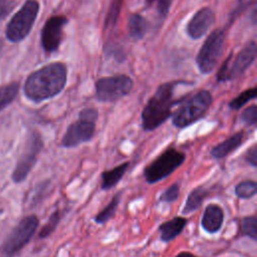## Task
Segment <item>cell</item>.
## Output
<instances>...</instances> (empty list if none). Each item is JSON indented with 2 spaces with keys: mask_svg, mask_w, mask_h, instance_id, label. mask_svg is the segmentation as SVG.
<instances>
[{
  "mask_svg": "<svg viewBox=\"0 0 257 257\" xmlns=\"http://www.w3.org/2000/svg\"><path fill=\"white\" fill-rule=\"evenodd\" d=\"M66 80V65L62 62H52L28 76L24 84V92L30 100L40 102L60 93Z\"/></svg>",
  "mask_w": 257,
  "mask_h": 257,
  "instance_id": "1",
  "label": "cell"
},
{
  "mask_svg": "<svg viewBox=\"0 0 257 257\" xmlns=\"http://www.w3.org/2000/svg\"><path fill=\"white\" fill-rule=\"evenodd\" d=\"M175 87V83H163L149 99L142 112V126L145 131L156 130L171 116L172 107L177 104L174 99Z\"/></svg>",
  "mask_w": 257,
  "mask_h": 257,
  "instance_id": "2",
  "label": "cell"
},
{
  "mask_svg": "<svg viewBox=\"0 0 257 257\" xmlns=\"http://www.w3.org/2000/svg\"><path fill=\"white\" fill-rule=\"evenodd\" d=\"M212 100L211 92L205 89L185 100H180V105L173 113L172 123L176 127L183 128L196 122L207 113Z\"/></svg>",
  "mask_w": 257,
  "mask_h": 257,
  "instance_id": "3",
  "label": "cell"
},
{
  "mask_svg": "<svg viewBox=\"0 0 257 257\" xmlns=\"http://www.w3.org/2000/svg\"><path fill=\"white\" fill-rule=\"evenodd\" d=\"M97 110L94 108H83L79 112V118L67 127L61 145L64 148H75L90 141L95 132Z\"/></svg>",
  "mask_w": 257,
  "mask_h": 257,
  "instance_id": "4",
  "label": "cell"
},
{
  "mask_svg": "<svg viewBox=\"0 0 257 257\" xmlns=\"http://www.w3.org/2000/svg\"><path fill=\"white\" fill-rule=\"evenodd\" d=\"M184 153L169 148L150 163L144 170V177L147 183L156 184L175 172L185 161Z\"/></svg>",
  "mask_w": 257,
  "mask_h": 257,
  "instance_id": "5",
  "label": "cell"
},
{
  "mask_svg": "<svg viewBox=\"0 0 257 257\" xmlns=\"http://www.w3.org/2000/svg\"><path fill=\"white\" fill-rule=\"evenodd\" d=\"M257 53L256 42L249 41L235 56L230 54L221 65L218 73L217 80L219 82L232 80L242 75L255 61Z\"/></svg>",
  "mask_w": 257,
  "mask_h": 257,
  "instance_id": "6",
  "label": "cell"
},
{
  "mask_svg": "<svg viewBox=\"0 0 257 257\" xmlns=\"http://www.w3.org/2000/svg\"><path fill=\"white\" fill-rule=\"evenodd\" d=\"M225 39L224 29H215L210 33L196 57V63L200 72L208 74L214 70L223 54Z\"/></svg>",
  "mask_w": 257,
  "mask_h": 257,
  "instance_id": "7",
  "label": "cell"
},
{
  "mask_svg": "<svg viewBox=\"0 0 257 257\" xmlns=\"http://www.w3.org/2000/svg\"><path fill=\"white\" fill-rule=\"evenodd\" d=\"M39 3L36 0H27L14 14L6 28V36L12 42L23 40L30 32L38 15Z\"/></svg>",
  "mask_w": 257,
  "mask_h": 257,
  "instance_id": "8",
  "label": "cell"
},
{
  "mask_svg": "<svg viewBox=\"0 0 257 257\" xmlns=\"http://www.w3.org/2000/svg\"><path fill=\"white\" fill-rule=\"evenodd\" d=\"M38 225L39 220L35 215H28L22 218L6 237L2 245L3 253L7 256H13L18 253L30 242Z\"/></svg>",
  "mask_w": 257,
  "mask_h": 257,
  "instance_id": "9",
  "label": "cell"
},
{
  "mask_svg": "<svg viewBox=\"0 0 257 257\" xmlns=\"http://www.w3.org/2000/svg\"><path fill=\"white\" fill-rule=\"evenodd\" d=\"M134 82L128 75L117 74L101 77L95 82V97L101 102H112L126 96Z\"/></svg>",
  "mask_w": 257,
  "mask_h": 257,
  "instance_id": "10",
  "label": "cell"
},
{
  "mask_svg": "<svg viewBox=\"0 0 257 257\" xmlns=\"http://www.w3.org/2000/svg\"><path fill=\"white\" fill-rule=\"evenodd\" d=\"M42 146L43 143L39 134L36 132L30 133L25 143L24 150L20 155L12 173V180L15 183H21L27 178L34 165L36 164L37 157L42 149Z\"/></svg>",
  "mask_w": 257,
  "mask_h": 257,
  "instance_id": "11",
  "label": "cell"
},
{
  "mask_svg": "<svg viewBox=\"0 0 257 257\" xmlns=\"http://www.w3.org/2000/svg\"><path fill=\"white\" fill-rule=\"evenodd\" d=\"M68 20L63 15H54L47 19L41 31V45L45 52L56 51L63 38V28Z\"/></svg>",
  "mask_w": 257,
  "mask_h": 257,
  "instance_id": "12",
  "label": "cell"
},
{
  "mask_svg": "<svg viewBox=\"0 0 257 257\" xmlns=\"http://www.w3.org/2000/svg\"><path fill=\"white\" fill-rule=\"evenodd\" d=\"M215 22V12L209 7L199 9L189 20L186 32L192 39H199L204 36Z\"/></svg>",
  "mask_w": 257,
  "mask_h": 257,
  "instance_id": "13",
  "label": "cell"
},
{
  "mask_svg": "<svg viewBox=\"0 0 257 257\" xmlns=\"http://www.w3.org/2000/svg\"><path fill=\"white\" fill-rule=\"evenodd\" d=\"M224 222V211L217 204H209L206 206L201 225L202 228L209 234L217 233Z\"/></svg>",
  "mask_w": 257,
  "mask_h": 257,
  "instance_id": "14",
  "label": "cell"
},
{
  "mask_svg": "<svg viewBox=\"0 0 257 257\" xmlns=\"http://www.w3.org/2000/svg\"><path fill=\"white\" fill-rule=\"evenodd\" d=\"M187 223V218L181 216L174 217L173 219L162 223L159 227L161 240L166 243L171 242L183 232Z\"/></svg>",
  "mask_w": 257,
  "mask_h": 257,
  "instance_id": "15",
  "label": "cell"
},
{
  "mask_svg": "<svg viewBox=\"0 0 257 257\" xmlns=\"http://www.w3.org/2000/svg\"><path fill=\"white\" fill-rule=\"evenodd\" d=\"M243 142H244V133L238 132L233 136L229 137L228 139H226L225 141H223L222 143L215 146L211 150L210 154L216 160L223 159L227 157L229 154H231L232 152H234L236 149H238Z\"/></svg>",
  "mask_w": 257,
  "mask_h": 257,
  "instance_id": "16",
  "label": "cell"
},
{
  "mask_svg": "<svg viewBox=\"0 0 257 257\" xmlns=\"http://www.w3.org/2000/svg\"><path fill=\"white\" fill-rule=\"evenodd\" d=\"M209 195H210V190L204 186H198L194 188L188 195V198L186 200L182 213L186 215L198 210L203 204L204 200Z\"/></svg>",
  "mask_w": 257,
  "mask_h": 257,
  "instance_id": "17",
  "label": "cell"
},
{
  "mask_svg": "<svg viewBox=\"0 0 257 257\" xmlns=\"http://www.w3.org/2000/svg\"><path fill=\"white\" fill-rule=\"evenodd\" d=\"M130 166L128 162H124L111 170L103 171L101 173V183L100 187L102 190H109L116 186V184L122 179L123 175L125 174L127 168Z\"/></svg>",
  "mask_w": 257,
  "mask_h": 257,
  "instance_id": "18",
  "label": "cell"
},
{
  "mask_svg": "<svg viewBox=\"0 0 257 257\" xmlns=\"http://www.w3.org/2000/svg\"><path fill=\"white\" fill-rule=\"evenodd\" d=\"M149 28V23L147 19L141 14L134 13L128 17L127 21V29L130 36L134 40L142 39L147 33Z\"/></svg>",
  "mask_w": 257,
  "mask_h": 257,
  "instance_id": "19",
  "label": "cell"
},
{
  "mask_svg": "<svg viewBox=\"0 0 257 257\" xmlns=\"http://www.w3.org/2000/svg\"><path fill=\"white\" fill-rule=\"evenodd\" d=\"M121 192H117L109 201V203L94 216V222L97 224H104L108 222L115 215L116 209L120 203Z\"/></svg>",
  "mask_w": 257,
  "mask_h": 257,
  "instance_id": "20",
  "label": "cell"
},
{
  "mask_svg": "<svg viewBox=\"0 0 257 257\" xmlns=\"http://www.w3.org/2000/svg\"><path fill=\"white\" fill-rule=\"evenodd\" d=\"M19 84L17 82L9 83L0 87V111L9 105L17 96Z\"/></svg>",
  "mask_w": 257,
  "mask_h": 257,
  "instance_id": "21",
  "label": "cell"
},
{
  "mask_svg": "<svg viewBox=\"0 0 257 257\" xmlns=\"http://www.w3.org/2000/svg\"><path fill=\"white\" fill-rule=\"evenodd\" d=\"M257 193V183L252 180L240 182L235 187V194L240 199H250Z\"/></svg>",
  "mask_w": 257,
  "mask_h": 257,
  "instance_id": "22",
  "label": "cell"
},
{
  "mask_svg": "<svg viewBox=\"0 0 257 257\" xmlns=\"http://www.w3.org/2000/svg\"><path fill=\"white\" fill-rule=\"evenodd\" d=\"M123 0H112L111 4L109 6V9L107 11L105 20H104V28L108 29L115 25L117 22V19L120 14V10L122 7Z\"/></svg>",
  "mask_w": 257,
  "mask_h": 257,
  "instance_id": "23",
  "label": "cell"
},
{
  "mask_svg": "<svg viewBox=\"0 0 257 257\" xmlns=\"http://www.w3.org/2000/svg\"><path fill=\"white\" fill-rule=\"evenodd\" d=\"M257 94V88L256 87H252L249 89L244 90L243 92H241L238 96H236L235 98H233L230 103L229 106L231 109L237 110L240 109L242 106H244L249 100L254 99L256 97Z\"/></svg>",
  "mask_w": 257,
  "mask_h": 257,
  "instance_id": "24",
  "label": "cell"
},
{
  "mask_svg": "<svg viewBox=\"0 0 257 257\" xmlns=\"http://www.w3.org/2000/svg\"><path fill=\"white\" fill-rule=\"evenodd\" d=\"M60 219H61V214H60V211L59 210H55L48 218V220L46 221V223L42 226V228L40 229L39 231V238L43 239V238H46L48 237L49 235H51L54 230L56 229L57 225L59 224L60 222Z\"/></svg>",
  "mask_w": 257,
  "mask_h": 257,
  "instance_id": "25",
  "label": "cell"
},
{
  "mask_svg": "<svg viewBox=\"0 0 257 257\" xmlns=\"http://www.w3.org/2000/svg\"><path fill=\"white\" fill-rule=\"evenodd\" d=\"M242 235L248 236L253 240H257V217L247 216L241 220Z\"/></svg>",
  "mask_w": 257,
  "mask_h": 257,
  "instance_id": "26",
  "label": "cell"
},
{
  "mask_svg": "<svg viewBox=\"0 0 257 257\" xmlns=\"http://www.w3.org/2000/svg\"><path fill=\"white\" fill-rule=\"evenodd\" d=\"M179 196H180V185L178 183H174L163 192V194L159 198V201L166 202V203H173L178 200Z\"/></svg>",
  "mask_w": 257,
  "mask_h": 257,
  "instance_id": "27",
  "label": "cell"
},
{
  "mask_svg": "<svg viewBox=\"0 0 257 257\" xmlns=\"http://www.w3.org/2000/svg\"><path fill=\"white\" fill-rule=\"evenodd\" d=\"M240 119L247 125H255L257 121V106L252 104L245 108L240 115Z\"/></svg>",
  "mask_w": 257,
  "mask_h": 257,
  "instance_id": "28",
  "label": "cell"
},
{
  "mask_svg": "<svg viewBox=\"0 0 257 257\" xmlns=\"http://www.w3.org/2000/svg\"><path fill=\"white\" fill-rule=\"evenodd\" d=\"M254 0H238L234 9L231 11L230 14V18H229V22L232 23L248 6H250V4L253 2Z\"/></svg>",
  "mask_w": 257,
  "mask_h": 257,
  "instance_id": "29",
  "label": "cell"
},
{
  "mask_svg": "<svg viewBox=\"0 0 257 257\" xmlns=\"http://www.w3.org/2000/svg\"><path fill=\"white\" fill-rule=\"evenodd\" d=\"M245 161L251 165L252 167L256 168L257 167V147L254 145L252 146L248 151L247 153L245 154Z\"/></svg>",
  "mask_w": 257,
  "mask_h": 257,
  "instance_id": "30",
  "label": "cell"
},
{
  "mask_svg": "<svg viewBox=\"0 0 257 257\" xmlns=\"http://www.w3.org/2000/svg\"><path fill=\"white\" fill-rule=\"evenodd\" d=\"M174 0H159L158 1V12L160 16L166 17Z\"/></svg>",
  "mask_w": 257,
  "mask_h": 257,
  "instance_id": "31",
  "label": "cell"
},
{
  "mask_svg": "<svg viewBox=\"0 0 257 257\" xmlns=\"http://www.w3.org/2000/svg\"><path fill=\"white\" fill-rule=\"evenodd\" d=\"M11 8H13V5L8 0H0V19L9 13Z\"/></svg>",
  "mask_w": 257,
  "mask_h": 257,
  "instance_id": "32",
  "label": "cell"
},
{
  "mask_svg": "<svg viewBox=\"0 0 257 257\" xmlns=\"http://www.w3.org/2000/svg\"><path fill=\"white\" fill-rule=\"evenodd\" d=\"M175 257H198V256L193 254V253H191V252L183 251V252H180L179 254H177Z\"/></svg>",
  "mask_w": 257,
  "mask_h": 257,
  "instance_id": "33",
  "label": "cell"
},
{
  "mask_svg": "<svg viewBox=\"0 0 257 257\" xmlns=\"http://www.w3.org/2000/svg\"><path fill=\"white\" fill-rule=\"evenodd\" d=\"M154 1H156V0H146V3H147L148 5H151Z\"/></svg>",
  "mask_w": 257,
  "mask_h": 257,
  "instance_id": "34",
  "label": "cell"
},
{
  "mask_svg": "<svg viewBox=\"0 0 257 257\" xmlns=\"http://www.w3.org/2000/svg\"><path fill=\"white\" fill-rule=\"evenodd\" d=\"M1 47H2V42H1V40H0V49H1Z\"/></svg>",
  "mask_w": 257,
  "mask_h": 257,
  "instance_id": "35",
  "label": "cell"
}]
</instances>
